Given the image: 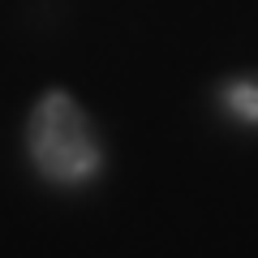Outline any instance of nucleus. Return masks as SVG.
<instances>
[{"mask_svg": "<svg viewBox=\"0 0 258 258\" xmlns=\"http://www.w3.org/2000/svg\"><path fill=\"white\" fill-rule=\"evenodd\" d=\"M220 108L241 125H258V78H228L220 86Z\"/></svg>", "mask_w": 258, "mask_h": 258, "instance_id": "2", "label": "nucleus"}, {"mask_svg": "<svg viewBox=\"0 0 258 258\" xmlns=\"http://www.w3.org/2000/svg\"><path fill=\"white\" fill-rule=\"evenodd\" d=\"M26 155L43 181L82 189L103 172V142L69 91H43L26 120Z\"/></svg>", "mask_w": 258, "mask_h": 258, "instance_id": "1", "label": "nucleus"}]
</instances>
